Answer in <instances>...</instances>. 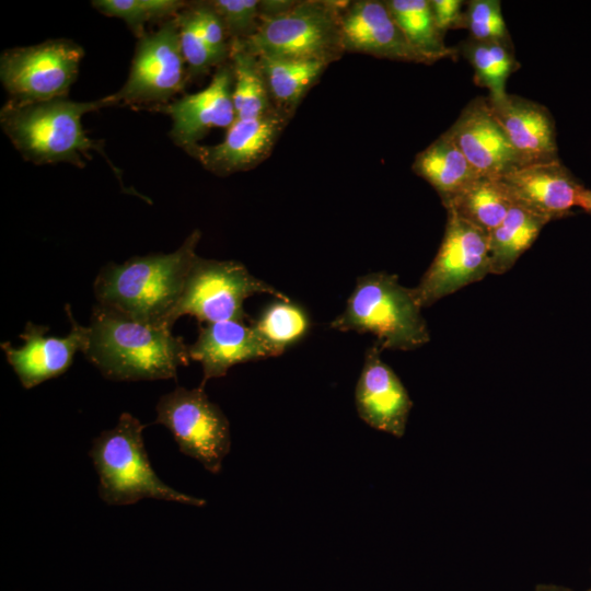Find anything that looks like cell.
I'll return each mask as SVG.
<instances>
[{
    "label": "cell",
    "mask_w": 591,
    "mask_h": 591,
    "mask_svg": "<svg viewBox=\"0 0 591 591\" xmlns=\"http://www.w3.org/2000/svg\"><path fill=\"white\" fill-rule=\"evenodd\" d=\"M83 355L112 381L175 379L189 364L188 346L172 328L137 321L95 304Z\"/></svg>",
    "instance_id": "cell-1"
},
{
    "label": "cell",
    "mask_w": 591,
    "mask_h": 591,
    "mask_svg": "<svg viewBox=\"0 0 591 591\" xmlns=\"http://www.w3.org/2000/svg\"><path fill=\"white\" fill-rule=\"evenodd\" d=\"M194 230L172 253L134 256L124 263H107L94 282L96 304L137 321L172 328V314L200 241Z\"/></svg>",
    "instance_id": "cell-2"
},
{
    "label": "cell",
    "mask_w": 591,
    "mask_h": 591,
    "mask_svg": "<svg viewBox=\"0 0 591 591\" xmlns=\"http://www.w3.org/2000/svg\"><path fill=\"white\" fill-rule=\"evenodd\" d=\"M113 106L108 96L89 102L60 97L20 103L9 100L0 111V125L24 160L37 165L70 163L83 169L91 151L102 154L120 179V171L104 151V142L86 135L81 119L91 112Z\"/></svg>",
    "instance_id": "cell-3"
},
{
    "label": "cell",
    "mask_w": 591,
    "mask_h": 591,
    "mask_svg": "<svg viewBox=\"0 0 591 591\" xmlns=\"http://www.w3.org/2000/svg\"><path fill=\"white\" fill-rule=\"evenodd\" d=\"M144 427L125 412L114 428L93 439L89 455L99 476L100 498L108 506L119 507L142 499L206 506V500L177 491L157 475L144 447Z\"/></svg>",
    "instance_id": "cell-4"
},
{
    "label": "cell",
    "mask_w": 591,
    "mask_h": 591,
    "mask_svg": "<svg viewBox=\"0 0 591 591\" xmlns=\"http://www.w3.org/2000/svg\"><path fill=\"white\" fill-rule=\"evenodd\" d=\"M421 309L413 288L402 286L396 275L371 273L358 277L345 310L329 326L373 334L382 350H414L430 339Z\"/></svg>",
    "instance_id": "cell-5"
},
{
    "label": "cell",
    "mask_w": 591,
    "mask_h": 591,
    "mask_svg": "<svg viewBox=\"0 0 591 591\" xmlns=\"http://www.w3.org/2000/svg\"><path fill=\"white\" fill-rule=\"evenodd\" d=\"M348 1H287L262 15L257 32L242 46L256 57L315 61L329 66L345 53L340 11Z\"/></svg>",
    "instance_id": "cell-6"
},
{
    "label": "cell",
    "mask_w": 591,
    "mask_h": 591,
    "mask_svg": "<svg viewBox=\"0 0 591 591\" xmlns=\"http://www.w3.org/2000/svg\"><path fill=\"white\" fill-rule=\"evenodd\" d=\"M255 294L289 299L287 294L252 275L240 262L208 259L197 255L172 314V323L183 315H192L205 324L244 321V302Z\"/></svg>",
    "instance_id": "cell-7"
},
{
    "label": "cell",
    "mask_w": 591,
    "mask_h": 591,
    "mask_svg": "<svg viewBox=\"0 0 591 591\" xmlns=\"http://www.w3.org/2000/svg\"><path fill=\"white\" fill-rule=\"evenodd\" d=\"M83 57V47L67 38L9 48L0 57V80L14 102L67 97Z\"/></svg>",
    "instance_id": "cell-8"
},
{
    "label": "cell",
    "mask_w": 591,
    "mask_h": 591,
    "mask_svg": "<svg viewBox=\"0 0 591 591\" xmlns=\"http://www.w3.org/2000/svg\"><path fill=\"white\" fill-rule=\"evenodd\" d=\"M155 412L154 424L171 432L183 454L198 461L211 474L221 471L231 449L230 424L202 387L176 386L159 398Z\"/></svg>",
    "instance_id": "cell-9"
},
{
    "label": "cell",
    "mask_w": 591,
    "mask_h": 591,
    "mask_svg": "<svg viewBox=\"0 0 591 591\" xmlns=\"http://www.w3.org/2000/svg\"><path fill=\"white\" fill-rule=\"evenodd\" d=\"M188 80L175 16L137 40L126 82L107 96L113 106L157 109L183 92Z\"/></svg>",
    "instance_id": "cell-10"
},
{
    "label": "cell",
    "mask_w": 591,
    "mask_h": 591,
    "mask_svg": "<svg viewBox=\"0 0 591 591\" xmlns=\"http://www.w3.org/2000/svg\"><path fill=\"white\" fill-rule=\"evenodd\" d=\"M447 212L440 247L419 283L413 288L421 308L490 274L488 234L454 212Z\"/></svg>",
    "instance_id": "cell-11"
},
{
    "label": "cell",
    "mask_w": 591,
    "mask_h": 591,
    "mask_svg": "<svg viewBox=\"0 0 591 591\" xmlns=\"http://www.w3.org/2000/svg\"><path fill=\"white\" fill-rule=\"evenodd\" d=\"M70 332L63 337L46 335L48 326L27 322L20 337L23 345L13 347L9 341L0 347L15 372L21 385L31 390L43 382L60 376L71 367L77 352H83L89 339L88 326L80 325L66 305Z\"/></svg>",
    "instance_id": "cell-12"
},
{
    "label": "cell",
    "mask_w": 591,
    "mask_h": 591,
    "mask_svg": "<svg viewBox=\"0 0 591 591\" xmlns=\"http://www.w3.org/2000/svg\"><path fill=\"white\" fill-rule=\"evenodd\" d=\"M289 120L276 109L254 118H236L221 142L196 144L185 152L219 176L248 171L270 155Z\"/></svg>",
    "instance_id": "cell-13"
},
{
    "label": "cell",
    "mask_w": 591,
    "mask_h": 591,
    "mask_svg": "<svg viewBox=\"0 0 591 591\" xmlns=\"http://www.w3.org/2000/svg\"><path fill=\"white\" fill-rule=\"evenodd\" d=\"M172 121L171 140L186 150L198 144L211 129H228L236 119L233 103V72L230 61L220 65L202 90L157 108Z\"/></svg>",
    "instance_id": "cell-14"
},
{
    "label": "cell",
    "mask_w": 591,
    "mask_h": 591,
    "mask_svg": "<svg viewBox=\"0 0 591 591\" xmlns=\"http://www.w3.org/2000/svg\"><path fill=\"white\" fill-rule=\"evenodd\" d=\"M381 351L375 343L366 352L355 389L356 409L370 427L402 438L413 402L399 378L381 359Z\"/></svg>",
    "instance_id": "cell-15"
},
{
    "label": "cell",
    "mask_w": 591,
    "mask_h": 591,
    "mask_svg": "<svg viewBox=\"0 0 591 591\" xmlns=\"http://www.w3.org/2000/svg\"><path fill=\"white\" fill-rule=\"evenodd\" d=\"M499 179L513 204L548 222L569 216L583 188L559 160L520 166Z\"/></svg>",
    "instance_id": "cell-16"
},
{
    "label": "cell",
    "mask_w": 591,
    "mask_h": 591,
    "mask_svg": "<svg viewBox=\"0 0 591 591\" xmlns=\"http://www.w3.org/2000/svg\"><path fill=\"white\" fill-rule=\"evenodd\" d=\"M340 32L345 51L426 63L406 40L385 1H348L340 11Z\"/></svg>",
    "instance_id": "cell-17"
},
{
    "label": "cell",
    "mask_w": 591,
    "mask_h": 591,
    "mask_svg": "<svg viewBox=\"0 0 591 591\" xmlns=\"http://www.w3.org/2000/svg\"><path fill=\"white\" fill-rule=\"evenodd\" d=\"M447 132L482 176L499 178L521 166L486 97L472 100Z\"/></svg>",
    "instance_id": "cell-18"
},
{
    "label": "cell",
    "mask_w": 591,
    "mask_h": 591,
    "mask_svg": "<svg viewBox=\"0 0 591 591\" xmlns=\"http://www.w3.org/2000/svg\"><path fill=\"white\" fill-rule=\"evenodd\" d=\"M486 99L521 166L559 160L555 121L545 106L508 93L498 99Z\"/></svg>",
    "instance_id": "cell-19"
},
{
    "label": "cell",
    "mask_w": 591,
    "mask_h": 591,
    "mask_svg": "<svg viewBox=\"0 0 591 591\" xmlns=\"http://www.w3.org/2000/svg\"><path fill=\"white\" fill-rule=\"evenodd\" d=\"M190 360L202 368L200 387L211 380L224 376L230 368L268 358V354L252 325L229 320L200 326L196 340L188 346Z\"/></svg>",
    "instance_id": "cell-20"
},
{
    "label": "cell",
    "mask_w": 591,
    "mask_h": 591,
    "mask_svg": "<svg viewBox=\"0 0 591 591\" xmlns=\"http://www.w3.org/2000/svg\"><path fill=\"white\" fill-rule=\"evenodd\" d=\"M412 169L433 187L444 208L482 176L447 131L417 153Z\"/></svg>",
    "instance_id": "cell-21"
},
{
    "label": "cell",
    "mask_w": 591,
    "mask_h": 591,
    "mask_svg": "<svg viewBox=\"0 0 591 591\" xmlns=\"http://www.w3.org/2000/svg\"><path fill=\"white\" fill-rule=\"evenodd\" d=\"M257 58L274 108L288 118L328 67L315 61Z\"/></svg>",
    "instance_id": "cell-22"
},
{
    "label": "cell",
    "mask_w": 591,
    "mask_h": 591,
    "mask_svg": "<svg viewBox=\"0 0 591 591\" xmlns=\"http://www.w3.org/2000/svg\"><path fill=\"white\" fill-rule=\"evenodd\" d=\"M385 4L410 47L426 65L457 57V49L444 44V35L433 20L430 0H387Z\"/></svg>",
    "instance_id": "cell-23"
},
{
    "label": "cell",
    "mask_w": 591,
    "mask_h": 591,
    "mask_svg": "<svg viewBox=\"0 0 591 591\" xmlns=\"http://www.w3.org/2000/svg\"><path fill=\"white\" fill-rule=\"evenodd\" d=\"M547 223L544 218L513 204L488 234L490 274L502 275L510 270Z\"/></svg>",
    "instance_id": "cell-24"
},
{
    "label": "cell",
    "mask_w": 591,
    "mask_h": 591,
    "mask_svg": "<svg viewBox=\"0 0 591 591\" xmlns=\"http://www.w3.org/2000/svg\"><path fill=\"white\" fill-rule=\"evenodd\" d=\"M512 205L499 178L478 176L445 209L489 234L505 219Z\"/></svg>",
    "instance_id": "cell-25"
},
{
    "label": "cell",
    "mask_w": 591,
    "mask_h": 591,
    "mask_svg": "<svg viewBox=\"0 0 591 591\" xmlns=\"http://www.w3.org/2000/svg\"><path fill=\"white\" fill-rule=\"evenodd\" d=\"M251 325L268 357H278L306 336L311 321L300 304L276 299Z\"/></svg>",
    "instance_id": "cell-26"
},
{
    "label": "cell",
    "mask_w": 591,
    "mask_h": 591,
    "mask_svg": "<svg viewBox=\"0 0 591 591\" xmlns=\"http://www.w3.org/2000/svg\"><path fill=\"white\" fill-rule=\"evenodd\" d=\"M456 49L473 67L475 83L489 91L488 97L507 94V80L520 66L512 43L467 37Z\"/></svg>",
    "instance_id": "cell-27"
},
{
    "label": "cell",
    "mask_w": 591,
    "mask_h": 591,
    "mask_svg": "<svg viewBox=\"0 0 591 591\" xmlns=\"http://www.w3.org/2000/svg\"><path fill=\"white\" fill-rule=\"evenodd\" d=\"M229 61L233 72L236 118H254L274 111L258 58L240 42H232Z\"/></svg>",
    "instance_id": "cell-28"
},
{
    "label": "cell",
    "mask_w": 591,
    "mask_h": 591,
    "mask_svg": "<svg viewBox=\"0 0 591 591\" xmlns=\"http://www.w3.org/2000/svg\"><path fill=\"white\" fill-rule=\"evenodd\" d=\"M189 2L183 0H93L91 5L101 14L123 20L137 39L146 25L175 18Z\"/></svg>",
    "instance_id": "cell-29"
},
{
    "label": "cell",
    "mask_w": 591,
    "mask_h": 591,
    "mask_svg": "<svg viewBox=\"0 0 591 591\" xmlns=\"http://www.w3.org/2000/svg\"><path fill=\"white\" fill-rule=\"evenodd\" d=\"M176 21L181 49L186 62L189 80L204 77L212 68L219 67V61L209 49L200 33L193 2H189L178 12Z\"/></svg>",
    "instance_id": "cell-30"
},
{
    "label": "cell",
    "mask_w": 591,
    "mask_h": 591,
    "mask_svg": "<svg viewBox=\"0 0 591 591\" xmlns=\"http://www.w3.org/2000/svg\"><path fill=\"white\" fill-rule=\"evenodd\" d=\"M464 28L468 31V37L474 39L512 43L498 0L467 1Z\"/></svg>",
    "instance_id": "cell-31"
},
{
    "label": "cell",
    "mask_w": 591,
    "mask_h": 591,
    "mask_svg": "<svg viewBox=\"0 0 591 591\" xmlns=\"http://www.w3.org/2000/svg\"><path fill=\"white\" fill-rule=\"evenodd\" d=\"M222 19L231 42H244L258 30L262 21L258 0H209Z\"/></svg>",
    "instance_id": "cell-32"
},
{
    "label": "cell",
    "mask_w": 591,
    "mask_h": 591,
    "mask_svg": "<svg viewBox=\"0 0 591 591\" xmlns=\"http://www.w3.org/2000/svg\"><path fill=\"white\" fill-rule=\"evenodd\" d=\"M200 33L220 65L229 61L232 42L220 15L208 1H194Z\"/></svg>",
    "instance_id": "cell-33"
},
{
    "label": "cell",
    "mask_w": 591,
    "mask_h": 591,
    "mask_svg": "<svg viewBox=\"0 0 591 591\" xmlns=\"http://www.w3.org/2000/svg\"><path fill=\"white\" fill-rule=\"evenodd\" d=\"M464 3L461 0H430L434 23L443 35L449 30L464 28Z\"/></svg>",
    "instance_id": "cell-34"
},
{
    "label": "cell",
    "mask_w": 591,
    "mask_h": 591,
    "mask_svg": "<svg viewBox=\"0 0 591 591\" xmlns=\"http://www.w3.org/2000/svg\"><path fill=\"white\" fill-rule=\"evenodd\" d=\"M578 207L591 215V189L584 187L581 189L578 198Z\"/></svg>",
    "instance_id": "cell-35"
},
{
    "label": "cell",
    "mask_w": 591,
    "mask_h": 591,
    "mask_svg": "<svg viewBox=\"0 0 591 591\" xmlns=\"http://www.w3.org/2000/svg\"><path fill=\"white\" fill-rule=\"evenodd\" d=\"M534 591H573L569 588L555 584H537ZM587 591H591V588Z\"/></svg>",
    "instance_id": "cell-36"
}]
</instances>
